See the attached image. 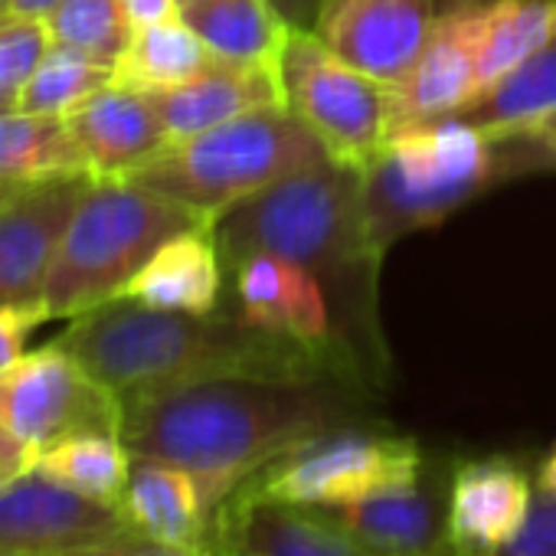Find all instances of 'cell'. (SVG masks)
I'll list each match as a JSON object with an SVG mask.
<instances>
[{"mask_svg":"<svg viewBox=\"0 0 556 556\" xmlns=\"http://www.w3.org/2000/svg\"><path fill=\"white\" fill-rule=\"evenodd\" d=\"M344 380L216 377L122 403L131 458L180 465L229 497L252 475L344 426H357Z\"/></svg>","mask_w":556,"mask_h":556,"instance_id":"obj_1","label":"cell"},{"mask_svg":"<svg viewBox=\"0 0 556 556\" xmlns=\"http://www.w3.org/2000/svg\"><path fill=\"white\" fill-rule=\"evenodd\" d=\"M73 354L118 403L154 390L216 380H341L325 354L219 315H184L148 308L128 295L79 318L53 341Z\"/></svg>","mask_w":556,"mask_h":556,"instance_id":"obj_2","label":"cell"},{"mask_svg":"<svg viewBox=\"0 0 556 556\" xmlns=\"http://www.w3.org/2000/svg\"><path fill=\"white\" fill-rule=\"evenodd\" d=\"M334 161L321 138L289 109L245 112L210 131L167 141L125 180L187 206L213 226L232 203Z\"/></svg>","mask_w":556,"mask_h":556,"instance_id":"obj_3","label":"cell"},{"mask_svg":"<svg viewBox=\"0 0 556 556\" xmlns=\"http://www.w3.org/2000/svg\"><path fill=\"white\" fill-rule=\"evenodd\" d=\"M210 232L226 268L252 252H271L338 282L361 268L377 271L361 213V170L338 161L232 203L213 219Z\"/></svg>","mask_w":556,"mask_h":556,"instance_id":"obj_4","label":"cell"},{"mask_svg":"<svg viewBox=\"0 0 556 556\" xmlns=\"http://www.w3.org/2000/svg\"><path fill=\"white\" fill-rule=\"evenodd\" d=\"M210 226L125 177H92L53 258L43 305L50 318H79L122 299L148 258L174 236Z\"/></svg>","mask_w":556,"mask_h":556,"instance_id":"obj_5","label":"cell"},{"mask_svg":"<svg viewBox=\"0 0 556 556\" xmlns=\"http://www.w3.org/2000/svg\"><path fill=\"white\" fill-rule=\"evenodd\" d=\"M504 167L494 138L462 118L406 128L361 170V213L374 262L406 232L429 229L478 197Z\"/></svg>","mask_w":556,"mask_h":556,"instance_id":"obj_6","label":"cell"},{"mask_svg":"<svg viewBox=\"0 0 556 556\" xmlns=\"http://www.w3.org/2000/svg\"><path fill=\"white\" fill-rule=\"evenodd\" d=\"M286 105L338 164L364 170L387 141V86L331 53L312 30L289 34L278 56Z\"/></svg>","mask_w":556,"mask_h":556,"instance_id":"obj_7","label":"cell"},{"mask_svg":"<svg viewBox=\"0 0 556 556\" xmlns=\"http://www.w3.org/2000/svg\"><path fill=\"white\" fill-rule=\"evenodd\" d=\"M426 465L429 462L419 442L409 435L344 426L271 462L245 484L265 497L331 507L400 481H413L426 471Z\"/></svg>","mask_w":556,"mask_h":556,"instance_id":"obj_8","label":"cell"},{"mask_svg":"<svg viewBox=\"0 0 556 556\" xmlns=\"http://www.w3.org/2000/svg\"><path fill=\"white\" fill-rule=\"evenodd\" d=\"M0 426L40 455L79 432H118L122 403L73 354L47 344L0 370Z\"/></svg>","mask_w":556,"mask_h":556,"instance_id":"obj_9","label":"cell"},{"mask_svg":"<svg viewBox=\"0 0 556 556\" xmlns=\"http://www.w3.org/2000/svg\"><path fill=\"white\" fill-rule=\"evenodd\" d=\"M465 4L471 0H325L315 37L380 86H393Z\"/></svg>","mask_w":556,"mask_h":556,"instance_id":"obj_10","label":"cell"},{"mask_svg":"<svg viewBox=\"0 0 556 556\" xmlns=\"http://www.w3.org/2000/svg\"><path fill=\"white\" fill-rule=\"evenodd\" d=\"M128 530L122 507L76 494L37 468L0 484V556H76Z\"/></svg>","mask_w":556,"mask_h":556,"instance_id":"obj_11","label":"cell"},{"mask_svg":"<svg viewBox=\"0 0 556 556\" xmlns=\"http://www.w3.org/2000/svg\"><path fill=\"white\" fill-rule=\"evenodd\" d=\"M92 174L21 184L0 197V308L43 305L60 239Z\"/></svg>","mask_w":556,"mask_h":556,"instance_id":"obj_12","label":"cell"},{"mask_svg":"<svg viewBox=\"0 0 556 556\" xmlns=\"http://www.w3.org/2000/svg\"><path fill=\"white\" fill-rule=\"evenodd\" d=\"M488 8L491 0H471V4L452 11L419 60L409 66V73L387 86V138L426 122L448 118L475 96V70Z\"/></svg>","mask_w":556,"mask_h":556,"instance_id":"obj_13","label":"cell"},{"mask_svg":"<svg viewBox=\"0 0 556 556\" xmlns=\"http://www.w3.org/2000/svg\"><path fill=\"white\" fill-rule=\"evenodd\" d=\"M226 556H380L318 507L278 501L239 484L213 517L210 546Z\"/></svg>","mask_w":556,"mask_h":556,"instance_id":"obj_14","label":"cell"},{"mask_svg":"<svg viewBox=\"0 0 556 556\" xmlns=\"http://www.w3.org/2000/svg\"><path fill=\"white\" fill-rule=\"evenodd\" d=\"M448 478L429 471L364 494L357 501L318 507L344 533L380 556H435L448 540Z\"/></svg>","mask_w":556,"mask_h":556,"instance_id":"obj_15","label":"cell"},{"mask_svg":"<svg viewBox=\"0 0 556 556\" xmlns=\"http://www.w3.org/2000/svg\"><path fill=\"white\" fill-rule=\"evenodd\" d=\"M239 318L252 328L292 338L318 354H325L338 370L331 308L318 275L299 262L278 258L271 252H252L232 265Z\"/></svg>","mask_w":556,"mask_h":556,"instance_id":"obj_16","label":"cell"},{"mask_svg":"<svg viewBox=\"0 0 556 556\" xmlns=\"http://www.w3.org/2000/svg\"><path fill=\"white\" fill-rule=\"evenodd\" d=\"M533 475L507 458H468L448 478V540L468 556H497L523 527Z\"/></svg>","mask_w":556,"mask_h":556,"instance_id":"obj_17","label":"cell"},{"mask_svg":"<svg viewBox=\"0 0 556 556\" xmlns=\"http://www.w3.org/2000/svg\"><path fill=\"white\" fill-rule=\"evenodd\" d=\"M223 494L200 475L154 458H135L122 510L128 523L161 543L203 553Z\"/></svg>","mask_w":556,"mask_h":556,"instance_id":"obj_18","label":"cell"},{"mask_svg":"<svg viewBox=\"0 0 556 556\" xmlns=\"http://www.w3.org/2000/svg\"><path fill=\"white\" fill-rule=\"evenodd\" d=\"M151 102L164 122L167 141H177L226 125L245 112L282 109L286 89L278 66L213 60L193 79L167 92H154Z\"/></svg>","mask_w":556,"mask_h":556,"instance_id":"obj_19","label":"cell"},{"mask_svg":"<svg viewBox=\"0 0 556 556\" xmlns=\"http://www.w3.org/2000/svg\"><path fill=\"white\" fill-rule=\"evenodd\" d=\"M92 177H125L167 144L164 122L148 92L105 86L66 115Z\"/></svg>","mask_w":556,"mask_h":556,"instance_id":"obj_20","label":"cell"},{"mask_svg":"<svg viewBox=\"0 0 556 556\" xmlns=\"http://www.w3.org/2000/svg\"><path fill=\"white\" fill-rule=\"evenodd\" d=\"M223 292V255L210 226L167 239L128 286V299L184 315H213Z\"/></svg>","mask_w":556,"mask_h":556,"instance_id":"obj_21","label":"cell"},{"mask_svg":"<svg viewBox=\"0 0 556 556\" xmlns=\"http://www.w3.org/2000/svg\"><path fill=\"white\" fill-rule=\"evenodd\" d=\"M455 118H462L465 125L478 128L494 141H536V135L549 122H556V40H549L507 76L471 96L455 112Z\"/></svg>","mask_w":556,"mask_h":556,"instance_id":"obj_22","label":"cell"},{"mask_svg":"<svg viewBox=\"0 0 556 556\" xmlns=\"http://www.w3.org/2000/svg\"><path fill=\"white\" fill-rule=\"evenodd\" d=\"M180 17L216 60L278 66L292 27L271 0H184Z\"/></svg>","mask_w":556,"mask_h":556,"instance_id":"obj_23","label":"cell"},{"mask_svg":"<svg viewBox=\"0 0 556 556\" xmlns=\"http://www.w3.org/2000/svg\"><path fill=\"white\" fill-rule=\"evenodd\" d=\"M89 174V164L60 115H0V184L21 187Z\"/></svg>","mask_w":556,"mask_h":556,"instance_id":"obj_24","label":"cell"},{"mask_svg":"<svg viewBox=\"0 0 556 556\" xmlns=\"http://www.w3.org/2000/svg\"><path fill=\"white\" fill-rule=\"evenodd\" d=\"M213 60L216 56L193 34V27L180 14H174L167 21L138 27L131 34L128 50L115 63L112 83L154 96V92H167V89L193 79Z\"/></svg>","mask_w":556,"mask_h":556,"instance_id":"obj_25","label":"cell"},{"mask_svg":"<svg viewBox=\"0 0 556 556\" xmlns=\"http://www.w3.org/2000/svg\"><path fill=\"white\" fill-rule=\"evenodd\" d=\"M131 452L118 432H79L34 458V468L102 504L122 507L131 478Z\"/></svg>","mask_w":556,"mask_h":556,"instance_id":"obj_26","label":"cell"},{"mask_svg":"<svg viewBox=\"0 0 556 556\" xmlns=\"http://www.w3.org/2000/svg\"><path fill=\"white\" fill-rule=\"evenodd\" d=\"M556 40V0H491L478 50L475 96Z\"/></svg>","mask_w":556,"mask_h":556,"instance_id":"obj_27","label":"cell"},{"mask_svg":"<svg viewBox=\"0 0 556 556\" xmlns=\"http://www.w3.org/2000/svg\"><path fill=\"white\" fill-rule=\"evenodd\" d=\"M112 79H115V66L86 56L79 50L50 43L43 60L17 92V112L66 118L99 89L112 86Z\"/></svg>","mask_w":556,"mask_h":556,"instance_id":"obj_28","label":"cell"},{"mask_svg":"<svg viewBox=\"0 0 556 556\" xmlns=\"http://www.w3.org/2000/svg\"><path fill=\"white\" fill-rule=\"evenodd\" d=\"M43 27L50 43L79 50L109 66L118 63L135 34L122 0H60L43 17Z\"/></svg>","mask_w":556,"mask_h":556,"instance_id":"obj_29","label":"cell"},{"mask_svg":"<svg viewBox=\"0 0 556 556\" xmlns=\"http://www.w3.org/2000/svg\"><path fill=\"white\" fill-rule=\"evenodd\" d=\"M47 50L50 34L43 21H0V89L21 92Z\"/></svg>","mask_w":556,"mask_h":556,"instance_id":"obj_30","label":"cell"},{"mask_svg":"<svg viewBox=\"0 0 556 556\" xmlns=\"http://www.w3.org/2000/svg\"><path fill=\"white\" fill-rule=\"evenodd\" d=\"M497 556H556V494L533 488L520 533Z\"/></svg>","mask_w":556,"mask_h":556,"instance_id":"obj_31","label":"cell"},{"mask_svg":"<svg viewBox=\"0 0 556 556\" xmlns=\"http://www.w3.org/2000/svg\"><path fill=\"white\" fill-rule=\"evenodd\" d=\"M53 321L47 305H4L0 308V370H8L27 354L30 334L43 325Z\"/></svg>","mask_w":556,"mask_h":556,"instance_id":"obj_32","label":"cell"},{"mask_svg":"<svg viewBox=\"0 0 556 556\" xmlns=\"http://www.w3.org/2000/svg\"><path fill=\"white\" fill-rule=\"evenodd\" d=\"M34 458L37 455L17 435H11L4 426H0V484H8L11 478H17L27 468H34Z\"/></svg>","mask_w":556,"mask_h":556,"instance_id":"obj_33","label":"cell"},{"mask_svg":"<svg viewBox=\"0 0 556 556\" xmlns=\"http://www.w3.org/2000/svg\"><path fill=\"white\" fill-rule=\"evenodd\" d=\"M122 8H125L131 27L138 30V27H148V24L180 14V0H122Z\"/></svg>","mask_w":556,"mask_h":556,"instance_id":"obj_34","label":"cell"},{"mask_svg":"<svg viewBox=\"0 0 556 556\" xmlns=\"http://www.w3.org/2000/svg\"><path fill=\"white\" fill-rule=\"evenodd\" d=\"M271 8L282 14V21L295 30H312L318 24V14L325 8V0H271Z\"/></svg>","mask_w":556,"mask_h":556,"instance_id":"obj_35","label":"cell"},{"mask_svg":"<svg viewBox=\"0 0 556 556\" xmlns=\"http://www.w3.org/2000/svg\"><path fill=\"white\" fill-rule=\"evenodd\" d=\"M60 0H0V21H43Z\"/></svg>","mask_w":556,"mask_h":556,"instance_id":"obj_36","label":"cell"},{"mask_svg":"<svg viewBox=\"0 0 556 556\" xmlns=\"http://www.w3.org/2000/svg\"><path fill=\"white\" fill-rule=\"evenodd\" d=\"M533 484L546 494H556V445L540 458V465L533 471Z\"/></svg>","mask_w":556,"mask_h":556,"instance_id":"obj_37","label":"cell"},{"mask_svg":"<svg viewBox=\"0 0 556 556\" xmlns=\"http://www.w3.org/2000/svg\"><path fill=\"white\" fill-rule=\"evenodd\" d=\"M536 141H540V144H546V151L556 157V122H549V125L536 135Z\"/></svg>","mask_w":556,"mask_h":556,"instance_id":"obj_38","label":"cell"},{"mask_svg":"<svg viewBox=\"0 0 556 556\" xmlns=\"http://www.w3.org/2000/svg\"><path fill=\"white\" fill-rule=\"evenodd\" d=\"M17 109V92L14 89H0V115H8Z\"/></svg>","mask_w":556,"mask_h":556,"instance_id":"obj_39","label":"cell"},{"mask_svg":"<svg viewBox=\"0 0 556 556\" xmlns=\"http://www.w3.org/2000/svg\"><path fill=\"white\" fill-rule=\"evenodd\" d=\"M435 556H468V553H462V549H455V546L448 543V546H445L442 553H435Z\"/></svg>","mask_w":556,"mask_h":556,"instance_id":"obj_40","label":"cell"},{"mask_svg":"<svg viewBox=\"0 0 556 556\" xmlns=\"http://www.w3.org/2000/svg\"><path fill=\"white\" fill-rule=\"evenodd\" d=\"M200 556H226V553H213V549H203Z\"/></svg>","mask_w":556,"mask_h":556,"instance_id":"obj_41","label":"cell"},{"mask_svg":"<svg viewBox=\"0 0 556 556\" xmlns=\"http://www.w3.org/2000/svg\"><path fill=\"white\" fill-rule=\"evenodd\" d=\"M8 190H14V187H4V184H0V197H4Z\"/></svg>","mask_w":556,"mask_h":556,"instance_id":"obj_42","label":"cell"},{"mask_svg":"<svg viewBox=\"0 0 556 556\" xmlns=\"http://www.w3.org/2000/svg\"><path fill=\"white\" fill-rule=\"evenodd\" d=\"M180 4H184V0H180Z\"/></svg>","mask_w":556,"mask_h":556,"instance_id":"obj_43","label":"cell"}]
</instances>
